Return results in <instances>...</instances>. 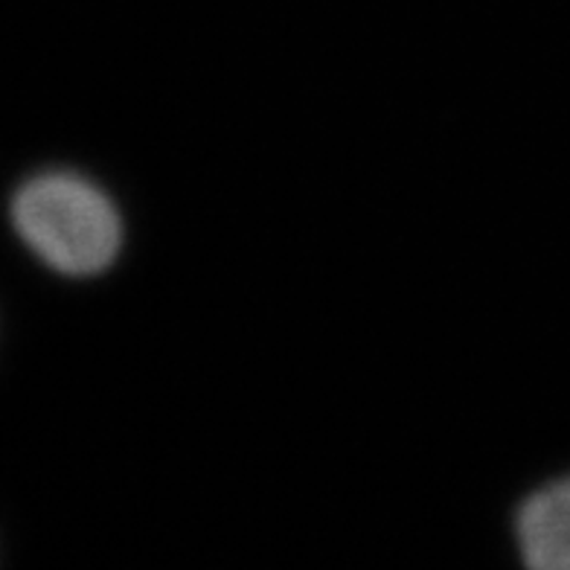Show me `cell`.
Masks as SVG:
<instances>
[{"label": "cell", "instance_id": "1", "mask_svg": "<svg viewBox=\"0 0 570 570\" xmlns=\"http://www.w3.org/2000/svg\"><path fill=\"white\" fill-rule=\"evenodd\" d=\"M9 222L38 263L70 279L97 277L122 250L120 207L76 169H41L9 198Z\"/></svg>", "mask_w": 570, "mask_h": 570}, {"label": "cell", "instance_id": "2", "mask_svg": "<svg viewBox=\"0 0 570 570\" xmlns=\"http://www.w3.org/2000/svg\"><path fill=\"white\" fill-rule=\"evenodd\" d=\"M512 533L530 568L570 570V474L544 483L518 503Z\"/></svg>", "mask_w": 570, "mask_h": 570}]
</instances>
